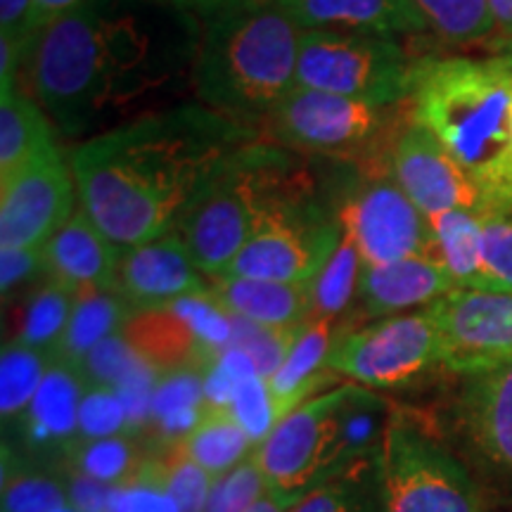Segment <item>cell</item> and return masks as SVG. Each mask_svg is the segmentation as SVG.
Listing matches in <instances>:
<instances>
[{
    "label": "cell",
    "mask_w": 512,
    "mask_h": 512,
    "mask_svg": "<svg viewBox=\"0 0 512 512\" xmlns=\"http://www.w3.org/2000/svg\"><path fill=\"white\" fill-rule=\"evenodd\" d=\"M316 181L285 147L256 140L240 147L202 185L174 233L207 278L228 271L266 214L311 195Z\"/></svg>",
    "instance_id": "5"
},
{
    "label": "cell",
    "mask_w": 512,
    "mask_h": 512,
    "mask_svg": "<svg viewBox=\"0 0 512 512\" xmlns=\"http://www.w3.org/2000/svg\"><path fill=\"white\" fill-rule=\"evenodd\" d=\"M456 420L479 458L512 475V363L463 375Z\"/></svg>",
    "instance_id": "17"
},
{
    "label": "cell",
    "mask_w": 512,
    "mask_h": 512,
    "mask_svg": "<svg viewBox=\"0 0 512 512\" xmlns=\"http://www.w3.org/2000/svg\"><path fill=\"white\" fill-rule=\"evenodd\" d=\"M107 512H178L174 496L155 479L138 475L112 486Z\"/></svg>",
    "instance_id": "45"
},
{
    "label": "cell",
    "mask_w": 512,
    "mask_h": 512,
    "mask_svg": "<svg viewBox=\"0 0 512 512\" xmlns=\"http://www.w3.org/2000/svg\"><path fill=\"white\" fill-rule=\"evenodd\" d=\"M31 0H0V38L19 43L27 53L29 46Z\"/></svg>",
    "instance_id": "48"
},
{
    "label": "cell",
    "mask_w": 512,
    "mask_h": 512,
    "mask_svg": "<svg viewBox=\"0 0 512 512\" xmlns=\"http://www.w3.org/2000/svg\"><path fill=\"white\" fill-rule=\"evenodd\" d=\"M126 434V411L117 389L86 387L79 406V441Z\"/></svg>",
    "instance_id": "43"
},
{
    "label": "cell",
    "mask_w": 512,
    "mask_h": 512,
    "mask_svg": "<svg viewBox=\"0 0 512 512\" xmlns=\"http://www.w3.org/2000/svg\"><path fill=\"white\" fill-rule=\"evenodd\" d=\"M304 31H356L387 38L427 34L411 0H275Z\"/></svg>",
    "instance_id": "20"
},
{
    "label": "cell",
    "mask_w": 512,
    "mask_h": 512,
    "mask_svg": "<svg viewBox=\"0 0 512 512\" xmlns=\"http://www.w3.org/2000/svg\"><path fill=\"white\" fill-rule=\"evenodd\" d=\"M200 408H207L202 370H178L159 377L152 394V422L176 413L200 411Z\"/></svg>",
    "instance_id": "44"
},
{
    "label": "cell",
    "mask_w": 512,
    "mask_h": 512,
    "mask_svg": "<svg viewBox=\"0 0 512 512\" xmlns=\"http://www.w3.org/2000/svg\"><path fill=\"white\" fill-rule=\"evenodd\" d=\"M339 219L363 264H389L432 254V226L392 176L358 178L337 202Z\"/></svg>",
    "instance_id": "12"
},
{
    "label": "cell",
    "mask_w": 512,
    "mask_h": 512,
    "mask_svg": "<svg viewBox=\"0 0 512 512\" xmlns=\"http://www.w3.org/2000/svg\"><path fill=\"white\" fill-rule=\"evenodd\" d=\"M254 441L226 408H207L200 425L181 441L183 453L192 463L219 479L247 460Z\"/></svg>",
    "instance_id": "29"
},
{
    "label": "cell",
    "mask_w": 512,
    "mask_h": 512,
    "mask_svg": "<svg viewBox=\"0 0 512 512\" xmlns=\"http://www.w3.org/2000/svg\"><path fill=\"white\" fill-rule=\"evenodd\" d=\"M126 0H86L34 31L22 69L29 93L64 136H98L128 107L195 64L200 31L159 34Z\"/></svg>",
    "instance_id": "2"
},
{
    "label": "cell",
    "mask_w": 512,
    "mask_h": 512,
    "mask_svg": "<svg viewBox=\"0 0 512 512\" xmlns=\"http://www.w3.org/2000/svg\"><path fill=\"white\" fill-rule=\"evenodd\" d=\"M482 266L486 290L512 292V216H482Z\"/></svg>",
    "instance_id": "40"
},
{
    "label": "cell",
    "mask_w": 512,
    "mask_h": 512,
    "mask_svg": "<svg viewBox=\"0 0 512 512\" xmlns=\"http://www.w3.org/2000/svg\"><path fill=\"white\" fill-rule=\"evenodd\" d=\"M389 176L427 219L451 209H467L486 216L484 197L475 181L415 119L408 121L396 138L389 159Z\"/></svg>",
    "instance_id": "15"
},
{
    "label": "cell",
    "mask_w": 512,
    "mask_h": 512,
    "mask_svg": "<svg viewBox=\"0 0 512 512\" xmlns=\"http://www.w3.org/2000/svg\"><path fill=\"white\" fill-rule=\"evenodd\" d=\"M211 297L230 316L271 330H294L311 318L309 283H271V280L214 275Z\"/></svg>",
    "instance_id": "23"
},
{
    "label": "cell",
    "mask_w": 512,
    "mask_h": 512,
    "mask_svg": "<svg viewBox=\"0 0 512 512\" xmlns=\"http://www.w3.org/2000/svg\"><path fill=\"white\" fill-rule=\"evenodd\" d=\"M57 512H79V510H74V508H62V510H57Z\"/></svg>",
    "instance_id": "54"
},
{
    "label": "cell",
    "mask_w": 512,
    "mask_h": 512,
    "mask_svg": "<svg viewBox=\"0 0 512 512\" xmlns=\"http://www.w3.org/2000/svg\"><path fill=\"white\" fill-rule=\"evenodd\" d=\"M79 192L57 145L0 181V247H46L74 216Z\"/></svg>",
    "instance_id": "13"
},
{
    "label": "cell",
    "mask_w": 512,
    "mask_h": 512,
    "mask_svg": "<svg viewBox=\"0 0 512 512\" xmlns=\"http://www.w3.org/2000/svg\"><path fill=\"white\" fill-rule=\"evenodd\" d=\"M432 311L446 370L463 377L512 363V292L453 290Z\"/></svg>",
    "instance_id": "14"
},
{
    "label": "cell",
    "mask_w": 512,
    "mask_h": 512,
    "mask_svg": "<svg viewBox=\"0 0 512 512\" xmlns=\"http://www.w3.org/2000/svg\"><path fill=\"white\" fill-rule=\"evenodd\" d=\"M456 290L444 268L427 256L363 264L358 304L366 316L392 318L413 309H427Z\"/></svg>",
    "instance_id": "18"
},
{
    "label": "cell",
    "mask_w": 512,
    "mask_h": 512,
    "mask_svg": "<svg viewBox=\"0 0 512 512\" xmlns=\"http://www.w3.org/2000/svg\"><path fill=\"white\" fill-rule=\"evenodd\" d=\"M337 339L335 320L311 318L299 328L285 363L268 380L278 422L297 411L304 401L316 396L330 382L332 370H328V358Z\"/></svg>",
    "instance_id": "24"
},
{
    "label": "cell",
    "mask_w": 512,
    "mask_h": 512,
    "mask_svg": "<svg viewBox=\"0 0 512 512\" xmlns=\"http://www.w3.org/2000/svg\"><path fill=\"white\" fill-rule=\"evenodd\" d=\"M36 275H46L43 247H0V290L8 297Z\"/></svg>",
    "instance_id": "46"
},
{
    "label": "cell",
    "mask_w": 512,
    "mask_h": 512,
    "mask_svg": "<svg viewBox=\"0 0 512 512\" xmlns=\"http://www.w3.org/2000/svg\"><path fill=\"white\" fill-rule=\"evenodd\" d=\"M86 392L79 370L69 363L55 361L46 380L22 415L24 444L34 453H62L69 456L79 441V406Z\"/></svg>",
    "instance_id": "21"
},
{
    "label": "cell",
    "mask_w": 512,
    "mask_h": 512,
    "mask_svg": "<svg viewBox=\"0 0 512 512\" xmlns=\"http://www.w3.org/2000/svg\"><path fill=\"white\" fill-rule=\"evenodd\" d=\"M437 366H444V342L432 306L342 335L328 358L332 375L375 389L406 387Z\"/></svg>",
    "instance_id": "11"
},
{
    "label": "cell",
    "mask_w": 512,
    "mask_h": 512,
    "mask_svg": "<svg viewBox=\"0 0 512 512\" xmlns=\"http://www.w3.org/2000/svg\"><path fill=\"white\" fill-rule=\"evenodd\" d=\"M266 494V479L254 456L219 477L204 512H247Z\"/></svg>",
    "instance_id": "41"
},
{
    "label": "cell",
    "mask_w": 512,
    "mask_h": 512,
    "mask_svg": "<svg viewBox=\"0 0 512 512\" xmlns=\"http://www.w3.org/2000/svg\"><path fill=\"white\" fill-rule=\"evenodd\" d=\"M64 491H67L69 508L79 512H107L112 486L81 475L76 470H69L67 477H64Z\"/></svg>",
    "instance_id": "47"
},
{
    "label": "cell",
    "mask_w": 512,
    "mask_h": 512,
    "mask_svg": "<svg viewBox=\"0 0 512 512\" xmlns=\"http://www.w3.org/2000/svg\"><path fill=\"white\" fill-rule=\"evenodd\" d=\"M76 294L72 287L48 278L38 290L27 299L22 318H19L17 335L12 342L41 351L55 361L57 351L62 347L64 332L69 328Z\"/></svg>",
    "instance_id": "30"
},
{
    "label": "cell",
    "mask_w": 512,
    "mask_h": 512,
    "mask_svg": "<svg viewBox=\"0 0 512 512\" xmlns=\"http://www.w3.org/2000/svg\"><path fill=\"white\" fill-rule=\"evenodd\" d=\"M143 368H147V363L131 349V344L121 337V332H117V335L100 342L76 370H79L86 387L117 389L119 384H124L128 377L140 373Z\"/></svg>",
    "instance_id": "39"
},
{
    "label": "cell",
    "mask_w": 512,
    "mask_h": 512,
    "mask_svg": "<svg viewBox=\"0 0 512 512\" xmlns=\"http://www.w3.org/2000/svg\"><path fill=\"white\" fill-rule=\"evenodd\" d=\"M494 15L496 31L503 41H512V0H486Z\"/></svg>",
    "instance_id": "51"
},
{
    "label": "cell",
    "mask_w": 512,
    "mask_h": 512,
    "mask_svg": "<svg viewBox=\"0 0 512 512\" xmlns=\"http://www.w3.org/2000/svg\"><path fill=\"white\" fill-rule=\"evenodd\" d=\"M112 290L133 311H150L209 294L211 285L185 242L171 230L162 238L121 249Z\"/></svg>",
    "instance_id": "16"
},
{
    "label": "cell",
    "mask_w": 512,
    "mask_h": 512,
    "mask_svg": "<svg viewBox=\"0 0 512 512\" xmlns=\"http://www.w3.org/2000/svg\"><path fill=\"white\" fill-rule=\"evenodd\" d=\"M55 145L53 121L17 81L0 86V181Z\"/></svg>",
    "instance_id": "25"
},
{
    "label": "cell",
    "mask_w": 512,
    "mask_h": 512,
    "mask_svg": "<svg viewBox=\"0 0 512 512\" xmlns=\"http://www.w3.org/2000/svg\"><path fill=\"white\" fill-rule=\"evenodd\" d=\"M370 501L373 512H484L465 465L399 413L370 465Z\"/></svg>",
    "instance_id": "7"
},
{
    "label": "cell",
    "mask_w": 512,
    "mask_h": 512,
    "mask_svg": "<svg viewBox=\"0 0 512 512\" xmlns=\"http://www.w3.org/2000/svg\"><path fill=\"white\" fill-rule=\"evenodd\" d=\"M501 50H503V53H501V55L505 57V62H508V67L512 69V41H505V43H503V48H501Z\"/></svg>",
    "instance_id": "53"
},
{
    "label": "cell",
    "mask_w": 512,
    "mask_h": 512,
    "mask_svg": "<svg viewBox=\"0 0 512 512\" xmlns=\"http://www.w3.org/2000/svg\"><path fill=\"white\" fill-rule=\"evenodd\" d=\"M159 3L171 5V8H176L178 12H185V15L200 19L202 22L204 17L214 15V12L228 8V5L233 3H240V0H159Z\"/></svg>",
    "instance_id": "50"
},
{
    "label": "cell",
    "mask_w": 512,
    "mask_h": 512,
    "mask_svg": "<svg viewBox=\"0 0 512 512\" xmlns=\"http://www.w3.org/2000/svg\"><path fill=\"white\" fill-rule=\"evenodd\" d=\"M370 465H358L347 475L332 477L299 498L290 512H373L370 501Z\"/></svg>",
    "instance_id": "37"
},
{
    "label": "cell",
    "mask_w": 512,
    "mask_h": 512,
    "mask_svg": "<svg viewBox=\"0 0 512 512\" xmlns=\"http://www.w3.org/2000/svg\"><path fill=\"white\" fill-rule=\"evenodd\" d=\"M299 328H302V325H299ZM299 328L271 330L233 316V339H230V347L245 351V354L252 358L256 373L268 382L285 363Z\"/></svg>",
    "instance_id": "38"
},
{
    "label": "cell",
    "mask_w": 512,
    "mask_h": 512,
    "mask_svg": "<svg viewBox=\"0 0 512 512\" xmlns=\"http://www.w3.org/2000/svg\"><path fill=\"white\" fill-rule=\"evenodd\" d=\"M363 259L351 235L344 230L342 240L316 278L311 280V318L337 320L347 313L354 299H358ZM309 318V320H311Z\"/></svg>",
    "instance_id": "31"
},
{
    "label": "cell",
    "mask_w": 512,
    "mask_h": 512,
    "mask_svg": "<svg viewBox=\"0 0 512 512\" xmlns=\"http://www.w3.org/2000/svg\"><path fill=\"white\" fill-rule=\"evenodd\" d=\"M53 358L41 351L8 342L0 354V415L3 422L17 420L27 413L34 396L46 380Z\"/></svg>",
    "instance_id": "34"
},
{
    "label": "cell",
    "mask_w": 512,
    "mask_h": 512,
    "mask_svg": "<svg viewBox=\"0 0 512 512\" xmlns=\"http://www.w3.org/2000/svg\"><path fill=\"white\" fill-rule=\"evenodd\" d=\"M119 254L121 247L95 226L79 204L72 219L43 247L46 278L72 287L74 292L112 290Z\"/></svg>",
    "instance_id": "19"
},
{
    "label": "cell",
    "mask_w": 512,
    "mask_h": 512,
    "mask_svg": "<svg viewBox=\"0 0 512 512\" xmlns=\"http://www.w3.org/2000/svg\"><path fill=\"white\" fill-rule=\"evenodd\" d=\"M261 140L202 102L140 114L72 152L81 209L117 247L171 233L226 159Z\"/></svg>",
    "instance_id": "1"
},
{
    "label": "cell",
    "mask_w": 512,
    "mask_h": 512,
    "mask_svg": "<svg viewBox=\"0 0 512 512\" xmlns=\"http://www.w3.org/2000/svg\"><path fill=\"white\" fill-rule=\"evenodd\" d=\"M150 453L143 451L136 437L131 434H117V437L76 441L67 460L72 470L98 479L102 484H124L136 477L140 465Z\"/></svg>",
    "instance_id": "35"
},
{
    "label": "cell",
    "mask_w": 512,
    "mask_h": 512,
    "mask_svg": "<svg viewBox=\"0 0 512 512\" xmlns=\"http://www.w3.org/2000/svg\"><path fill=\"white\" fill-rule=\"evenodd\" d=\"M418 60L408 55L399 38L302 31L297 86L375 105H403L413 95Z\"/></svg>",
    "instance_id": "8"
},
{
    "label": "cell",
    "mask_w": 512,
    "mask_h": 512,
    "mask_svg": "<svg viewBox=\"0 0 512 512\" xmlns=\"http://www.w3.org/2000/svg\"><path fill=\"white\" fill-rule=\"evenodd\" d=\"M401 107L406 102L375 105L297 86L275 107L264 133L285 150L354 164L366 176H384L396 138L413 119V110Z\"/></svg>",
    "instance_id": "6"
},
{
    "label": "cell",
    "mask_w": 512,
    "mask_h": 512,
    "mask_svg": "<svg viewBox=\"0 0 512 512\" xmlns=\"http://www.w3.org/2000/svg\"><path fill=\"white\" fill-rule=\"evenodd\" d=\"M302 31L275 0H240L204 17L192 64L197 98L261 133L297 88Z\"/></svg>",
    "instance_id": "4"
},
{
    "label": "cell",
    "mask_w": 512,
    "mask_h": 512,
    "mask_svg": "<svg viewBox=\"0 0 512 512\" xmlns=\"http://www.w3.org/2000/svg\"><path fill=\"white\" fill-rule=\"evenodd\" d=\"M430 259L444 268L456 290H486L482 266V214L451 209L430 216Z\"/></svg>",
    "instance_id": "26"
},
{
    "label": "cell",
    "mask_w": 512,
    "mask_h": 512,
    "mask_svg": "<svg viewBox=\"0 0 512 512\" xmlns=\"http://www.w3.org/2000/svg\"><path fill=\"white\" fill-rule=\"evenodd\" d=\"M411 110L475 181L486 214L512 216V69L505 57H420Z\"/></svg>",
    "instance_id": "3"
},
{
    "label": "cell",
    "mask_w": 512,
    "mask_h": 512,
    "mask_svg": "<svg viewBox=\"0 0 512 512\" xmlns=\"http://www.w3.org/2000/svg\"><path fill=\"white\" fill-rule=\"evenodd\" d=\"M121 337L159 375L178 373V370H202V373H207L211 363L221 356L214 354L195 335L188 320L174 306L133 311V316L121 328Z\"/></svg>",
    "instance_id": "22"
},
{
    "label": "cell",
    "mask_w": 512,
    "mask_h": 512,
    "mask_svg": "<svg viewBox=\"0 0 512 512\" xmlns=\"http://www.w3.org/2000/svg\"><path fill=\"white\" fill-rule=\"evenodd\" d=\"M285 508H292V505H287L283 498L273 496L271 491H266V494L261 496L247 512H285Z\"/></svg>",
    "instance_id": "52"
},
{
    "label": "cell",
    "mask_w": 512,
    "mask_h": 512,
    "mask_svg": "<svg viewBox=\"0 0 512 512\" xmlns=\"http://www.w3.org/2000/svg\"><path fill=\"white\" fill-rule=\"evenodd\" d=\"M392 420V408L382 396L351 384L342 411H339V448L332 477L347 475L358 465L373 460Z\"/></svg>",
    "instance_id": "27"
},
{
    "label": "cell",
    "mask_w": 512,
    "mask_h": 512,
    "mask_svg": "<svg viewBox=\"0 0 512 512\" xmlns=\"http://www.w3.org/2000/svg\"><path fill=\"white\" fill-rule=\"evenodd\" d=\"M64 503L69 501L60 479L31 472L3 446V512H57Z\"/></svg>",
    "instance_id": "36"
},
{
    "label": "cell",
    "mask_w": 512,
    "mask_h": 512,
    "mask_svg": "<svg viewBox=\"0 0 512 512\" xmlns=\"http://www.w3.org/2000/svg\"><path fill=\"white\" fill-rule=\"evenodd\" d=\"M427 31L448 46H477L496 36L486 0H411Z\"/></svg>",
    "instance_id": "32"
},
{
    "label": "cell",
    "mask_w": 512,
    "mask_h": 512,
    "mask_svg": "<svg viewBox=\"0 0 512 512\" xmlns=\"http://www.w3.org/2000/svg\"><path fill=\"white\" fill-rule=\"evenodd\" d=\"M133 316V309L124 297L114 290H86L76 294V304L69 318V328L64 332L62 347L55 361L69 363L79 368L91 351L117 335L124 323Z\"/></svg>",
    "instance_id": "28"
},
{
    "label": "cell",
    "mask_w": 512,
    "mask_h": 512,
    "mask_svg": "<svg viewBox=\"0 0 512 512\" xmlns=\"http://www.w3.org/2000/svg\"><path fill=\"white\" fill-rule=\"evenodd\" d=\"M344 235L337 202L318 192L271 209L226 275L271 283H311Z\"/></svg>",
    "instance_id": "9"
},
{
    "label": "cell",
    "mask_w": 512,
    "mask_h": 512,
    "mask_svg": "<svg viewBox=\"0 0 512 512\" xmlns=\"http://www.w3.org/2000/svg\"><path fill=\"white\" fill-rule=\"evenodd\" d=\"M138 472L162 484L174 496L178 512L207 510L211 489H214V477L197 463H192L183 453L181 444L150 451V456L145 458Z\"/></svg>",
    "instance_id": "33"
},
{
    "label": "cell",
    "mask_w": 512,
    "mask_h": 512,
    "mask_svg": "<svg viewBox=\"0 0 512 512\" xmlns=\"http://www.w3.org/2000/svg\"><path fill=\"white\" fill-rule=\"evenodd\" d=\"M86 3V0H31V19H29V31L34 34L41 27H46L53 19L67 15L74 8Z\"/></svg>",
    "instance_id": "49"
},
{
    "label": "cell",
    "mask_w": 512,
    "mask_h": 512,
    "mask_svg": "<svg viewBox=\"0 0 512 512\" xmlns=\"http://www.w3.org/2000/svg\"><path fill=\"white\" fill-rule=\"evenodd\" d=\"M351 384L320 392L273 427L252 453L266 479V491L294 505L335 475L339 411Z\"/></svg>",
    "instance_id": "10"
},
{
    "label": "cell",
    "mask_w": 512,
    "mask_h": 512,
    "mask_svg": "<svg viewBox=\"0 0 512 512\" xmlns=\"http://www.w3.org/2000/svg\"><path fill=\"white\" fill-rule=\"evenodd\" d=\"M230 413L254 444H261L273 432L278 418H275L271 389L264 377L252 375L238 384L233 403H230Z\"/></svg>",
    "instance_id": "42"
}]
</instances>
